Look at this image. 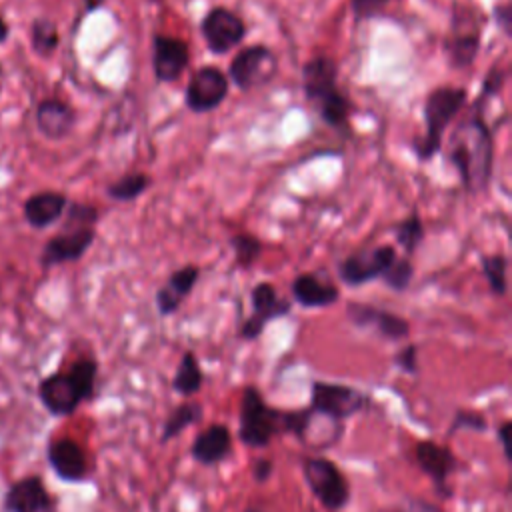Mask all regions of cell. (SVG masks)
I'll return each instance as SVG.
<instances>
[{"label":"cell","instance_id":"cell-11","mask_svg":"<svg viewBox=\"0 0 512 512\" xmlns=\"http://www.w3.org/2000/svg\"><path fill=\"white\" fill-rule=\"evenodd\" d=\"M416 466L430 478L434 492L440 498H452L450 476L458 470V460L454 452L434 440H418L414 444Z\"/></svg>","mask_w":512,"mask_h":512},{"label":"cell","instance_id":"cell-16","mask_svg":"<svg viewBox=\"0 0 512 512\" xmlns=\"http://www.w3.org/2000/svg\"><path fill=\"white\" fill-rule=\"evenodd\" d=\"M46 460L60 482L78 484L88 476V458L84 448L68 438H52L46 446Z\"/></svg>","mask_w":512,"mask_h":512},{"label":"cell","instance_id":"cell-10","mask_svg":"<svg viewBox=\"0 0 512 512\" xmlns=\"http://www.w3.org/2000/svg\"><path fill=\"white\" fill-rule=\"evenodd\" d=\"M200 34L212 54H228L246 36V24L230 8L214 6L200 22Z\"/></svg>","mask_w":512,"mask_h":512},{"label":"cell","instance_id":"cell-9","mask_svg":"<svg viewBox=\"0 0 512 512\" xmlns=\"http://www.w3.org/2000/svg\"><path fill=\"white\" fill-rule=\"evenodd\" d=\"M396 258V250L388 244L358 250L338 264V278L346 286H362L382 278Z\"/></svg>","mask_w":512,"mask_h":512},{"label":"cell","instance_id":"cell-29","mask_svg":"<svg viewBox=\"0 0 512 512\" xmlns=\"http://www.w3.org/2000/svg\"><path fill=\"white\" fill-rule=\"evenodd\" d=\"M482 264V274L490 286V292L494 296H504L508 292V280H506V270H508V258L504 254H486L480 258Z\"/></svg>","mask_w":512,"mask_h":512},{"label":"cell","instance_id":"cell-35","mask_svg":"<svg viewBox=\"0 0 512 512\" xmlns=\"http://www.w3.org/2000/svg\"><path fill=\"white\" fill-rule=\"evenodd\" d=\"M98 222V210L90 204H72L66 214V226H94Z\"/></svg>","mask_w":512,"mask_h":512},{"label":"cell","instance_id":"cell-6","mask_svg":"<svg viewBox=\"0 0 512 512\" xmlns=\"http://www.w3.org/2000/svg\"><path fill=\"white\" fill-rule=\"evenodd\" d=\"M370 404V396L354 386L342 382L314 380L310 386V410L314 416L342 424L344 420L356 416Z\"/></svg>","mask_w":512,"mask_h":512},{"label":"cell","instance_id":"cell-39","mask_svg":"<svg viewBox=\"0 0 512 512\" xmlns=\"http://www.w3.org/2000/svg\"><path fill=\"white\" fill-rule=\"evenodd\" d=\"M512 422L510 420H502L496 428V440L502 448V454H504V460L510 464L512 462Z\"/></svg>","mask_w":512,"mask_h":512},{"label":"cell","instance_id":"cell-7","mask_svg":"<svg viewBox=\"0 0 512 512\" xmlns=\"http://www.w3.org/2000/svg\"><path fill=\"white\" fill-rule=\"evenodd\" d=\"M278 70L276 54L264 44L242 48L228 66V76L240 90H252L272 80Z\"/></svg>","mask_w":512,"mask_h":512},{"label":"cell","instance_id":"cell-26","mask_svg":"<svg viewBox=\"0 0 512 512\" xmlns=\"http://www.w3.org/2000/svg\"><path fill=\"white\" fill-rule=\"evenodd\" d=\"M480 50L478 30L460 32L454 28V34L446 40V56L452 68H468Z\"/></svg>","mask_w":512,"mask_h":512},{"label":"cell","instance_id":"cell-44","mask_svg":"<svg viewBox=\"0 0 512 512\" xmlns=\"http://www.w3.org/2000/svg\"><path fill=\"white\" fill-rule=\"evenodd\" d=\"M8 32H10V30H8V24H6V22L2 20V16H0V44L8 38Z\"/></svg>","mask_w":512,"mask_h":512},{"label":"cell","instance_id":"cell-42","mask_svg":"<svg viewBox=\"0 0 512 512\" xmlns=\"http://www.w3.org/2000/svg\"><path fill=\"white\" fill-rule=\"evenodd\" d=\"M496 24L510 36V26H512V8L508 4H498L494 10Z\"/></svg>","mask_w":512,"mask_h":512},{"label":"cell","instance_id":"cell-45","mask_svg":"<svg viewBox=\"0 0 512 512\" xmlns=\"http://www.w3.org/2000/svg\"><path fill=\"white\" fill-rule=\"evenodd\" d=\"M244 512H264V510H260L256 506H248V508H244Z\"/></svg>","mask_w":512,"mask_h":512},{"label":"cell","instance_id":"cell-20","mask_svg":"<svg viewBox=\"0 0 512 512\" xmlns=\"http://www.w3.org/2000/svg\"><path fill=\"white\" fill-rule=\"evenodd\" d=\"M200 278V268L196 264H186L174 270L166 284L156 290V310L160 316H170L178 312L182 302L188 298L192 288Z\"/></svg>","mask_w":512,"mask_h":512},{"label":"cell","instance_id":"cell-3","mask_svg":"<svg viewBox=\"0 0 512 512\" xmlns=\"http://www.w3.org/2000/svg\"><path fill=\"white\" fill-rule=\"evenodd\" d=\"M466 90L458 86H438L424 100V136L414 142L418 160H430L442 146L448 124L460 114L466 104Z\"/></svg>","mask_w":512,"mask_h":512},{"label":"cell","instance_id":"cell-15","mask_svg":"<svg viewBox=\"0 0 512 512\" xmlns=\"http://www.w3.org/2000/svg\"><path fill=\"white\" fill-rule=\"evenodd\" d=\"M96 238L94 226H66L60 230V234L52 236L40 256V264L44 268L58 266L64 262H76L80 260L86 250L92 246Z\"/></svg>","mask_w":512,"mask_h":512},{"label":"cell","instance_id":"cell-1","mask_svg":"<svg viewBox=\"0 0 512 512\" xmlns=\"http://www.w3.org/2000/svg\"><path fill=\"white\" fill-rule=\"evenodd\" d=\"M448 162L454 166L466 192H484L492 178L494 136L482 116L462 120L448 140Z\"/></svg>","mask_w":512,"mask_h":512},{"label":"cell","instance_id":"cell-43","mask_svg":"<svg viewBox=\"0 0 512 512\" xmlns=\"http://www.w3.org/2000/svg\"><path fill=\"white\" fill-rule=\"evenodd\" d=\"M104 4V0H84V6H86V12H92L96 8H100Z\"/></svg>","mask_w":512,"mask_h":512},{"label":"cell","instance_id":"cell-23","mask_svg":"<svg viewBox=\"0 0 512 512\" xmlns=\"http://www.w3.org/2000/svg\"><path fill=\"white\" fill-rule=\"evenodd\" d=\"M66 204H68V200L62 192L42 190V192L32 194L24 202V218L34 228H46V226L54 224L64 214Z\"/></svg>","mask_w":512,"mask_h":512},{"label":"cell","instance_id":"cell-32","mask_svg":"<svg viewBox=\"0 0 512 512\" xmlns=\"http://www.w3.org/2000/svg\"><path fill=\"white\" fill-rule=\"evenodd\" d=\"M230 246H232V252H234V260L240 268H250L262 252V242L256 236L244 234V232L234 234L230 238Z\"/></svg>","mask_w":512,"mask_h":512},{"label":"cell","instance_id":"cell-21","mask_svg":"<svg viewBox=\"0 0 512 512\" xmlns=\"http://www.w3.org/2000/svg\"><path fill=\"white\" fill-rule=\"evenodd\" d=\"M290 292H292V298L296 304H300L302 308H310V310L312 308H328V306L336 304L340 298V292L334 284L320 280V276L312 274V272L298 274L292 280Z\"/></svg>","mask_w":512,"mask_h":512},{"label":"cell","instance_id":"cell-12","mask_svg":"<svg viewBox=\"0 0 512 512\" xmlns=\"http://www.w3.org/2000/svg\"><path fill=\"white\" fill-rule=\"evenodd\" d=\"M226 96H228L226 74L218 66H200L196 72H192L186 84L184 102L188 110L196 114H204L218 108Z\"/></svg>","mask_w":512,"mask_h":512},{"label":"cell","instance_id":"cell-22","mask_svg":"<svg viewBox=\"0 0 512 512\" xmlns=\"http://www.w3.org/2000/svg\"><path fill=\"white\" fill-rule=\"evenodd\" d=\"M74 122V110L58 98H46L36 108V126L50 140L66 138L74 128Z\"/></svg>","mask_w":512,"mask_h":512},{"label":"cell","instance_id":"cell-30","mask_svg":"<svg viewBox=\"0 0 512 512\" xmlns=\"http://www.w3.org/2000/svg\"><path fill=\"white\" fill-rule=\"evenodd\" d=\"M394 236H396V242L400 244V248L410 256L416 252L418 244L422 242L424 238V226H422V220L418 214H410L406 220H402L400 224H396L394 228Z\"/></svg>","mask_w":512,"mask_h":512},{"label":"cell","instance_id":"cell-36","mask_svg":"<svg viewBox=\"0 0 512 512\" xmlns=\"http://www.w3.org/2000/svg\"><path fill=\"white\" fill-rule=\"evenodd\" d=\"M392 362L398 370H402L404 374L408 376H414L418 374V346L414 342L402 346L394 356H392Z\"/></svg>","mask_w":512,"mask_h":512},{"label":"cell","instance_id":"cell-19","mask_svg":"<svg viewBox=\"0 0 512 512\" xmlns=\"http://www.w3.org/2000/svg\"><path fill=\"white\" fill-rule=\"evenodd\" d=\"M232 452V432L226 424H210L196 434L190 444V456L202 466H216Z\"/></svg>","mask_w":512,"mask_h":512},{"label":"cell","instance_id":"cell-4","mask_svg":"<svg viewBox=\"0 0 512 512\" xmlns=\"http://www.w3.org/2000/svg\"><path fill=\"white\" fill-rule=\"evenodd\" d=\"M280 410L266 404L254 384H246L240 394L238 438L248 448H266L278 434Z\"/></svg>","mask_w":512,"mask_h":512},{"label":"cell","instance_id":"cell-41","mask_svg":"<svg viewBox=\"0 0 512 512\" xmlns=\"http://www.w3.org/2000/svg\"><path fill=\"white\" fill-rule=\"evenodd\" d=\"M504 78L506 74L502 70H490L484 78V84H482V94L484 96H496L504 84Z\"/></svg>","mask_w":512,"mask_h":512},{"label":"cell","instance_id":"cell-28","mask_svg":"<svg viewBox=\"0 0 512 512\" xmlns=\"http://www.w3.org/2000/svg\"><path fill=\"white\" fill-rule=\"evenodd\" d=\"M152 184V178L144 172H130V174H124L122 178L114 180L108 188H106V194L116 200V202H130V200H136L142 192H146Z\"/></svg>","mask_w":512,"mask_h":512},{"label":"cell","instance_id":"cell-8","mask_svg":"<svg viewBox=\"0 0 512 512\" xmlns=\"http://www.w3.org/2000/svg\"><path fill=\"white\" fill-rule=\"evenodd\" d=\"M250 304H252V314L238 328V338L246 342L258 340L272 320H278L290 314V302L280 298L276 288L270 282H258L250 290Z\"/></svg>","mask_w":512,"mask_h":512},{"label":"cell","instance_id":"cell-34","mask_svg":"<svg viewBox=\"0 0 512 512\" xmlns=\"http://www.w3.org/2000/svg\"><path fill=\"white\" fill-rule=\"evenodd\" d=\"M458 430H472V432H486L488 430V420L482 412L476 410H468V408H460L454 412L452 416V424L448 428V434H456Z\"/></svg>","mask_w":512,"mask_h":512},{"label":"cell","instance_id":"cell-5","mask_svg":"<svg viewBox=\"0 0 512 512\" xmlns=\"http://www.w3.org/2000/svg\"><path fill=\"white\" fill-rule=\"evenodd\" d=\"M302 476L314 498L328 512H340L350 504V484L334 460L306 456L302 458Z\"/></svg>","mask_w":512,"mask_h":512},{"label":"cell","instance_id":"cell-33","mask_svg":"<svg viewBox=\"0 0 512 512\" xmlns=\"http://www.w3.org/2000/svg\"><path fill=\"white\" fill-rule=\"evenodd\" d=\"M414 276V266L408 262V258H396L392 262V266L386 270V274L382 276L384 284L396 292H404Z\"/></svg>","mask_w":512,"mask_h":512},{"label":"cell","instance_id":"cell-2","mask_svg":"<svg viewBox=\"0 0 512 512\" xmlns=\"http://www.w3.org/2000/svg\"><path fill=\"white\" fill-rule=\"evenodd\" d=\"M338 68L330 56L318 54L312 56L302 66V90L306 100L318 106L320 118L332 126L340 128L348 122L350 116V102L338 90Z\"/></svg>","mask_w":512,"mask_h":512},{"label":"cell","instance_id":"cell-13","mask_svg":"<svg viewBox=\"0 0 512 512\" xmlns=\"http://www.w3.org/2000/svg\"><path fill=\"white\" fill-rule=\"evenodd\" d=\"M4 512H58L42 476L28 474L12 482L2 498Z\"/></svg>","mask_w":512,"mask_h":512},{"label":"cell","instance_id":"cell-31","mask_svg":"<svg viewBox=\"0 0 512 512\" xmlns=\"http://www.w3.org/2000/svg\"><path fill=\"white\" fill-rule=\"evenodd\" d=\"M58 28L50 20H34L32 24V48L40 56H50L58 48Z\"/></svg>","mask_w":512,"mask_h":512},{"label":"cell","instance_id":"cell-24","mask_svg":"<svg viewBox=\"0 0 512 512\" xmlns=\"http://www.w3.org/2000/svg\"><path fill=\"white\" fill-rule=\"evenodd\" d=\"M204 382V374L198 362V356L192 350H186L176 366L172 376V390L182 398H192L200 392Z\"/></svg>","mask_w":512,"mask_h":512},{"label":"cell","instance_id":"cell-25","mask_svg":"<svg viewBox=\"0 0 512 512\" xmlns=\"http://www.w3.org/2000/svg\"><path fill=\"white\" fill-rule=\"evenodd\" d=\"M204 416V406L196 400H186L182 404H178L164 420L162 430H160V442L166 444L172 438L180 436L188 426L200 422Z\"/></svg>","mask_w":512,"mask_h":512},{"label":"cell","instance_id":"cell-14","mask_svg":"<svg viewBox=\"0 0 512 512\" xmlns=\"http://www.w3.org/2000/svg\"><path fill=\"white\" fill-rule=\"evenodd\" d=\"M38 398L44 410L56 418L72 416L84 402L78 386L66 370H56L38 382Z\"/></svg>","mask_w":512,"mask_h":512},{"label":"cell","instance_id":"cell-18","mask_svg":"<svg viewBox=\"0 0 512 512\" xmlns=\"http://www.w3.org/2000/svg\"><path fill=\"white\" fill-rule=\"evenodd\" d=\"M190 62L188 44L182 38L156 34L152 40V68L158 82H174Z\"/></svg>","mask_w":512,"mask_h":512},{"label":"cell","instance_id":"cell-27","mask_svg":"<svg viewBox=\"0 0 512 512\" xmlns=\"http://www.w3.org/2000/svg\"><path fill=\"white\" fill-rule=\"evenodd\" d=\"M66 372L70 374V378L74 380V384L78 386L84 402L92 400L96 394V380H98V362L92 356H80L76 358Z\"/></svg>","mask_w":512,"mask_h":512},{"label":"cell","instance_id":"cell-40","mask_svg":"<svg viewBox=\"0 0 512 512\" xmlns=\"http://www.w3.org/2000/svg\"><path fill=\"white\" fill-rule=\"evenodd\" d=\"M272 472H274V462L270 458L260 456V458H256L252 462V478H254V482H258V484L268 482Z\"/></svg>","mask_w":512,"mask_h":512},{"label":"cell","instance_id":"cell-38","mask_svg":"<svg viewBox=\"0 0 512 512\" xmlns=\"http://www.w3.org/2000/svg\"><path fill=\"white\" fill-rule=\"evenodd\" d=\"M386 512H442V510L424 498H406L400 506H394Z\"/></svg>","mask_w":512,"mask_h":512},{"label":"cell","instance_id":"cell-37","mask_svg":"<svg viewBox=\"0 0 512 512\" xmlns=\"http://www.w3.org/2000/svg\"><path fill=\"white\" fill-rule=\"evenodd\" d=\"M388 2L390 0H350V10H352L354 18L360 22V20L380 16Z\"/></svg>","mask_w":512,"mask_h":512},{"label":"cell","instance_id":"cell-17","mask_svg":"<svg viewBox=\"0 0 512 512\" xmlns=\"http://www.w3.org/2000/svg\"><path fill=\"white\" fill-rule=\"evenodd\" d=\"M346 316L356 328H374L382 338L400 342L410 334V322L394 312L352 302L346 306Z\"/></svg>","mask_w":512,"mask_h":512}]
</instances>
